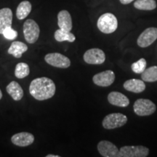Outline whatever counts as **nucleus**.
Instances as JSON below:
<instances>
[{"label":"nucleus","instance_id":"19","mask_svg":"<svg viewBox=\"0 0 157 157\" xmlns=\"http://www.w3.org/2000/svg\"><path fill=\"white\" fill-rule=\"evenodd\" d=\"M32 6L30 2L23 1L19 4L16 10V16L18 20L25 19L30 14Z\"/></svg>","mask_w":157,"mask_h":157},{"label":"nucleus","instance_id":"21","mask_svg":"<svg viewBox=\"0 0 157 157\" xmlns=\"http://www.w3.org/2000/svg\"><path fill=\"white\" fill-rule=\"evenodd\" d=\"M55 39L59 42L68 41L69 42H74L75 41L76 37L70 31H66L59 29L55 32Z\"/></svg>","mask_w":157,"mask_h":157},{"label":"nucleus","instance_id":"8","mask_svg":"<svg viewBox=\"0 0 157 157\" xmlns=\"http://www.w3.org/2000/svg\"><path fill=\"white\" fill-rule=\"evenodd\" d=\"M84 60L88 64L100 65L105 60V55L101 49L93 48L86 51L83 56Z\"/></svg>","mask_w":157,"mask_h":157},{"label":"nucleus","instance_id":"14","mask_svg":"<svg viewBox=\"0 0 157 157\" xmlns=\"http://www.w3.org/2000/svg\"><path fill=\"white\" fill-rule=\"evenodd\" d=\"M58 25L62 30L71 31L72 29V19L67 10H61L58 15Z\"/></svg>","mask_w":157,"mask_h":157},{"label":"nucleus","instance_id":"18","mask_svg":"<svg viewBox=\"0 0 157 157\" xmlns=\"http://www.w3.org/2000/svg\"><path fill=\"white\" fill-rule=\"evenodd\" d=\"M27 50H28V46L26 44L23 42L16 41L11 44L8 49V53L13 56L15 58H20L25 52H26Z\"/></svg>","mask_w":157,"mask_h":157},{"label":"nucleus","instance_id":"13","mask_svg":"<svg viewBox=\"0 0 157 157\" xmlns=\"http://www.w3.org/2000/svg\"><path fill=\"white\" fill-rule=\"evenodd\" d=\"M108 101L111 105L125 108L128 106L129 100L126 95L119 92H111L108 95Z\"/></svg>","mask_w":157,"mask_h":157},{"label":"nucleus","instance_id":"20","mask_svg":"<svg viewBox=\"0 0 157 157\" xmlns=\"http://www.w3.org/2000/svg\"><path fill=\"white\" fill-rule=\"evenodd\" d=\"M134 7L140 10H154L156 8L157 5L155 0H136Z\"/></svg>","mask_w":157,"mask_h":157},{"label":"nucleus","instance_id":"24","mask_svg":"<svg viewBox=\"0 0 157 157\" xmlns=\"http://www.w3.org/2000/svg\"><path fill=\"white\" fill-rule=\"evenodd\" d=\"M146 59L141 58L140 60H138L135 63H133L132 64V71L135 74H142L146 68Z\"/></svg>","mask_w":157,"mask_h":157},{"label":"nucleus","instance_id":"28","mask_svg":"<svg viewBox=\"0 0 157 157\" xmlns=\"http://www.w3.org/2000/svg\"><path fill=\"white\" fill-rule=\"evenodd\" d=\"M2 93L1 90H0V100L2 99Z\"/></svg>","mask_w":157,"mask_h":157},{"label":"nucleus","instance_id":"12","mask_svg":"<svg viewBox=\"0 0 157 157\" xmlns=\"http://www.w3.org/2000/svg\"><path fill=\"white\" fill-rule=\"evenodd\" d=\"M11 141L15 146L20 147L29 146L34 141V136L31 133L23 132L15 134L11 137Z\"/></svg>","mask_w":157,"mask_h":157},{"label":"nucleus","instance_id":"27","mask_svg":"<svg viewBox=\"0 0 157 157\" xmlns=\"http://www.w3.org/2000/svg\"><path fill=\"white\" fill-rule=\"evenodd\" d=\"M47 157H60L58 155H52V154H49L47 156Z\"/></svg>","mask_w":157,"mask_h":157},{"label":"nucleus","instance_id":"9","mask_svg":"<svg viewBox=\"0 0 157 157\" xmlns=\"http://www.w3.org/2000/svg\"><path fill=\"white\" fill-rule=\"evenodd\" d=\"M157 39V28L150 27L143 31L137 38V43L139 47L145 48L150 46Z\"/></svg>","mask_w":157,"mask_h":157},{"label":"nucleus","instance_id":"7","mask_svg":"<svg viewBox=\"0 0 157 157\" xmlns=\"http://www.w3.org/2000/svg\"><path fill=\"white\" fill-rule=\"evenodd\" d=\"M44 60L46 63L50 64V66L60 68H67L71 66L70 59L63 55L54 52V53H49L44 57Z\"/></svg>","mask_w":157,"mask_h":157},{"label":"nucleus","instance_id":"22","mask_svg":"<svg viewBox=\"0 0 157 157\" xmlns=\"http://www.w3.org/2000/svg\"><path fill=\"white\" fill-rule=\"evenodd\" d=\"M143 81L147 82H154L157 81V66L146 68V70L141 74Z\"/></svg>","mask_w":157,"mask_h":157},{"label":"nucleus","instance_id":"6","mask_svg":"<svg viewBox=\"0 0 157 157\" xmlns=\"http://www.w3.org/2000/svg\"><path fill=\"white\" fill-rule=\"evenodd\" d=\"M149 149L143 146H126L119 149V157H146Z\"/></svg>","mask_w":157,"mask_h":157},{"label":"nucleus","instance_id":"11","mask_svg":"<svg viewBox=\"0 0 157 157\" xmlns=\"http://www.w3.org/2000/svg\"><path fill=\"white\" fill-rule=\"evenodd\" d=\"M115 80V74L111 70H107L95 74L93 81L95 84L100 87H109L113 83Z\"/></svg>","mask_w":157,"mask_h":157},{"label":"nucleus","instance_id":"25","mask_svg":"<svg viewBox=\"0 0 157 157\" xmlns=\"http://www.w3.org/2000/svg\"><path fill=\"white\" fill-rule=\"evenodd\" d=\"M2 34L6 39H9V40H13V39H15L17 36V32L12 28L11 26L6 28L4 30Z\"/></svg>","mask_w":157,"mask_h":157},{"label":"nucleus","instance_id":"3","mask_svg":"<svg viewBox=\"0 0 157 157\" xmlns=\"http://www.w3.org/2000/svg\"><path fill=\"white\" fill-rule=\"evenodd\" d=\"M40 29L36 21L32 19H28L23 24V34L25 39L29 44H34L38 40Z\"/></svg>","mask_w":157,"mask_h":157},{"label":"nucleus","instance_id":"1","mask_svg":"<svg viewBox=\"0 0 157 157\" xmlns=\"http://www.w3.org/2000/svg\"><path fill=\"white\" fill-rule=\"evenodd\" d=\"M56 90V87L54 82L48 77L34 78L29 87V93L31 96L38 101H44L52 98Z\"/></svg>","mask_w":157,"mask_h":157},{"label":"nucleus","instance_id":"5","mask_svg":"<svg viewBox=\"0 0 157 157\" xmlns=\"http://www.w3.org/2000/svg\"><path fill=\"white\" fill-rule=\"evenodd\" d=\"M127 117L121 113H113L107 115L103 120V127L106 129H113L124 126Z\"/></svg>","mask_w":157,"mask_h":157},{"label":"nucleus","instance_id":"16","mask_svg":"<svg viewBox=\"0 0 157 157\" xmlns=\"http://www.w3.org/2000/svg\"><path fill=\"white\" fill-rule=\"evenodd\" d=\"M124 88L129 92L140 93L146 90V84L142 80L132 78V79L127 80L124 83Z\"/></svg>","mask_w":157,"mask_h":157},{"label":"nucleus","instance_id":"26","mask_svg":"<svg viewBox=\"0 0 157 157\" xmlns=\"http://www.w3.org/2000/svg\"><path fill=\"white\" fill-rule=\"evenodd\" d=\"M134 1L135 0H119V2H120L122 5H128V4H130Z\"/></svg>","mask_w":157,"mask_h":157},{"label":"nucleus","instance_id":"23","mask_svg":"<svg viewBox=\"0 0 157 157\" xmlns=\"http://www.w3.org/2000/svg\"><path fill=\"white\" fill-rule=\"evenodd\" d=\"M30 73L29 65L25 63H19L16 65L15 70V76L17 78H23L29 76Z\"/></svg>","mask_w":157,"mask_h":157},{"label":"nucleus","instance_id":"10","mask_svg":"<svg viewBox=\"0 0 157 157\" xmlns=\"http://www.w3.org/2000/svg\"><path fill=\"white\" fill-rule=\"evenodd\" d=\"M98 150L102 156L119 157V149L110 141L101 140L98 143Z\"/></svg>","mask_w":157,"mask_h":157},{"label":"nucleus","instance_id":"4","mask_svg":"<svg viewBox=\"0 0 157 157\" xmlns=\"http://www.w3.org/2000/svg\"><path fill=\"white\" fill-rule=\"evenodd\" d=\"M133 109L137 115L144 117L153 114L156 111V105L150 100L140 98L135 102Z\"/></svg>","mask_w":157,"mask_h":157},{"label":"nucleus","instance_id":"2","mask_svg":"<svg viewBox=\"0 0 157 157\" xmlns=\"http://www.w3.org/2000/svg\"><path fill=\"white\" fill-rule=\"evenodd\" d=\"M97 26L102 33L112 34L118 28L117 17L111 13H104L98 18Z\"/></svg>","mask_w":157,"mask_h":157},{"label":"nucleus","instance_id":"15","mask_svg":"<svg viewBox=\"0 0 157 157\" xmlns=\"http://www.w3.org/2000/svg\"><path fill=\"white\" fill-rule=\"evenodd\" d=\"M13 22V12L10 8L0 10V34H2L4 30L11 26Z\"/></svg>","mask_w":157,"mask_h":157},{"label":"nucleus","instance_id":"17","mask_svg":"<svg viewBox=\"0 0 157 157\" xmlns=\"http://www.w3.org/2000/svg\"><path fill=\"white\" fill-rule=\"evenodd\" d=\"M6 90H7V93H8L15 101H17L22 99L23 96V90L22 89V87H21V85H20L17 82L15 81L11 82L7 86Z\"/></svg>","mask_w":157,"mask_h":157}]
</instances>
